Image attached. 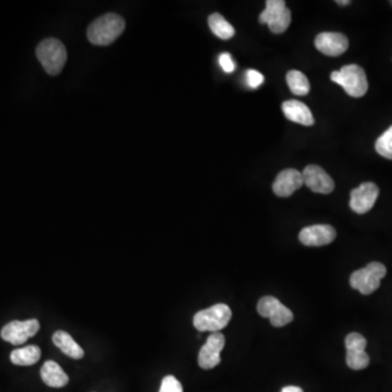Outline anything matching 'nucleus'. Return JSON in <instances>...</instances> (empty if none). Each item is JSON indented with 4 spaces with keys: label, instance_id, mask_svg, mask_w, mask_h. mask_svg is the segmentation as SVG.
Here are the masks:
<instances>
[{
    "label": "nucleus",
    "instance_id": "423d86ee",
    "mask_svg": "<svg viewBox=\"0 0 392 392\" xmlns=\"http://www.w3.org/2000/svg\"><path fill=\"white\" fill-rule=\"evenodd\" d=\"M258 312L262 317L268 318L274 327H283L292 322L293 313L276 297H264L258 301Z\"/></svg>",
    "mask_w": 392,
    "mask_h": 392
},
{
    "label": "nucleus",
    "instance_id": "b1692460",
    "mask_svg": "<svg viewBox=\"0 0 392 392\" xmlns=\"http://www.w3.org/2000/svg\"><path fill=\"white\" fill-rule=\"evenodd\" d=\"M159 392H183L181 382L175 376H166L162 382Z\"/></svg>",
    "mask_w": 392,
    "mask_h": 392
},
{
    "label": "nucleus",
    "instance_id": "9b49d317",
    "mask_svg": "<svg viewBox=\"0 0 392 392\" xmlns=\"http://www.w3.org/2000/svg\"><path fill=\"white\" fill-rule=\"evenodd\" d=\"M304 185L313 192L329 194L335 190V182L325 170L317 165H308L303 170Z\"/></svg>",
    "mask_w": 392,
    "mask_h": 392
},
{
    "label": "nucleus",
    "instance_id": "393cba45",
    "mask_svg": "<svg viewBox=\"0 0 392 392\" xmlns=\"http://www.w3.org/2000/svg\"><path fill=\"white\" fill-rule=\"evenodd\" d=\"M245 75H245L246 77V83H248L250 88H258L264 82V75L258 72V71L251 69V70L246 71Z\"/></svg>",
    "mask_w": 392,
    "mask_h": 392
},
{
    "label": "nucleus",
    "instance_id": "a878e982",
    "mask_svg": "<svg viewBox=\"0 0 392 392\" xmlns=\"http://www.w3.org/2000/svg\"><path fill=\"white\" fill-rule=\"evenodd\" d=\"M218 61H219L220 67L226 73H233L235 70V63L230 54H221L218 58Z\"/></svg>",
    "mask_w": 392,
    "mask_h": 392
},
{
    "label": "nucleus",
    "instance_id": "6ab92c4d",
    "mask_svg": "<svg viewBox=\"0 0 392 392\" xmlns=\"http://www.w3.org/2000/svg\"><path fill=\"white\" fill-rule=\"evenodd\" d=\"M208 25L212 32L221 40H230L235 36V28L219 13H212L208 17Z\"/></svg>",
    "mask_w": 392,
    "mask_h": 392
},
{
    "label": "nucleus",
    "instance_id": "f03ea898",
    "mask_svg": "<svg viewBox=\"0 0 392 392\" xmlns=\"http://www.w3.org/2000/svg\"><path fill=\"white\" fill-rule=\"evenodd\" d=\"M36 56L40 65L50 75H59L67 63V49L57 38L42 40L36 48Z\"/></svg>",
    "mask_w": 392,
    "mask_h": 392
},
{
    "label": "nucleus",
    "instance_id": "5701e85b",
    "mask_svg": "<svg viewBox=\"0 0 392 392\" xmlns=\"http://www.w3.org/2000/svg\"><path fill=\"white\" fill-rule=\"evenodd\" d=\"M287 7L283 0H267L266 1V9L260 15V22L262 24H267L276 15Z\"/></svg>",
    "mask_w": 392,
    "mask_h": 392
},
{
    "label": "nucleus",
    "instance_id": "6e6552de",
    "mask_svg": "<svg viewBox=\"0 0 392 392\" xmlns=\"http://www.w3.org/2000/svg\"><path fill=\"white\" fill-rule=\"evenodd\" d=\"M40 328V322L38 320H29L24 322L13 320L1 329V338L7 343L15 345H23L29 338L34 337Z\"/></svg>",
    "mask_w": 392,
    "mask_h": 392
},
{
    "label": "nucleus",
    "instance_id": "0eeeda50",
    "mask_svg": "<svg viewBox=\"0 0 392 392\" xmlns=\"http://www.w3.org/2000/svg\"><path fill=\"white\" fill-rule=\"evenodd\" d=\"M368 341L361 334L351 332L345 338L347 365L351 370H361L370 365V356L365 352Z\"/></svg>",
    "mask_w": 392,
    "mask_h": 392
},
{
    "label": "nucleus",
    "instance_id": "4be33fe9",
    "mask_svg": "<svg viewBox=\"0 0 392 392\" xmlns=\"http://www.w3.org/2000/svg\"><path fill=\"white\" fill-rule=\"evenodd\" d=\"M375 148L380 156L392 160V125L385 133L380 135L376 141Z\"/></svg>",
    "mask_w": 392,
    "mask_h": 392
},
{
    "label": "nucleus",
    "instance_id": "4468645a",
    "mask_svg": "<svg viewBox=\"0 0 392 392\" xmlns=\"http://www.w3.org/2000/svg\"><path fill=\"white\" fill-rule=\"evenodd\" d=\"M337 237L335 228L329 225H314L301 230L299 239L306 246L330 244Z\"/></svg>",
    "mask_w": 392,
    "mask_h": 392
},
{
    "label": "nucleus",
    "instance_id": "ddd939ff",
    "mask_svg": "<svg viewBox=\"0 0 392 392\" xmlns=\"http://www.w3.org/2000/svg\"><path fill=\"white\" fill-rule=\"evenodd\" d=\"M304 185L302 173L295 169H285L276 177L272 190L279 198H289Z\"/></svg>",
    "mask_w": 392,
    "mask_h": 392
},
{
    "label": "nucleus",
    "instance_id": "c85d7f7f",
    "mask_svg": "<svg viewBox=\"0 0 392 392\" xmlns=\"http://www.w3.org/2000/svg\"><path fill=\"white\" fill-rule=\"evenodd\" d=\"M390 3H391V5H392V1H390Z\"/></svg>",
    "mask_w": 392,
    "mask_h": 392
},
{
    "label": "nucleus",
    "instance_id": "f257e3e1",
    "mask_svg": "<svg viewBox=\"0 0 392 392\" xmlns=\"http://www.w3.org/2000/svg\"><path fill=\"white\" fill-rule=\"evenodd\" d=\"M125 29V19L121 15L106 13L91 23L88 29V38L94 45H109L123 34Z\"/></svg>",
    "mask_w": 392,
    "mask_h": 392
},
{
    "label": "nucleus",
    "instance_id": "20e7f679",
    "mask_svg": "<svg viewBox=\"0 0 392 392\" xmlns=\"http://www.w3.org/2000/svg\"><path fill=\"white\" fill-rule=\"evenodd\" d=\"M231 317L233 312L229 306L219 303L196 313L193 318V325L198 331L219 332L229 324Z\"/></svg>",
    "mask_w": 392,
    "mask_h": 392
},
{
    "label": "nucleus",
    "instance_id": "2eb2a0df",
    "mask_svg": "<svg viewBox=\"0 0 392 392\" xmlns=\"http://www.w3.org/2000/svg\"><path fill=\"white\" fill-rule=\"evenodd\" d=\"M283 111L285 117L293 123L310 127L315 123L312 111L308 106L299 100H287L283 104Z\"/></svg>",
    "mask_w": 392,
    "mask_h": 392
},
{
    "label": "nucleus",
    "instance_id": "9d476101",
    "mask_svg": "<svg viewBox=\"0 0 392 392\" xmlns=\"http://www.w3.org/2000/svg\"><path fill=\"white\" fill-rule=\"evenodd\" d=\"M379 195V187L373 182H364L351 192L350 207L356 214L370 212Z\"/></svg>",
    "mask_w": 392,
    "mask_h": 392
},
{
    "label": "nucleus",
    "instance_id": "f8f14e48",
    "mask_svg": "<svg viewBox=\"0 0 392 392\" xmlns=\"http://www.w3.org/2000/svg\"><path fill=\"white\" fill-rule=\"evenodd\" d=\"M315 46L324 55L337 57L347 52L349 40L341 33L324 32L315 38Z\"/></svg>",
    "mask_w": 392,
    "mask_h": 392
},
{
    "label": "nucleus",
    "instance_id": "f3484780",
    "mask_svg": "<svg viewBox=\"0 0 392 392\" xmlns=\"http://www.w3.org/2000/svg\"><path fill=\"white\" fill-rule=\"evenodd\" d=\"M53 343L56 347H59L67 356L80 360L84 356V350L75 343V339L68 332L58 330L54 334Z\"/></svg>",
    "mask_w": 392,
    "mask_h": 392
},
{
    "label": "nucleus",
    "instance_id": "dca6fc26",
    "mask_svg": "<svg viewBox=\"0 0 392 392\" xmlns=\"http://www.w3.org/2000/svg\"><path fill=\"white\" fill-rule=\"evenodd\" d=\"M40 377L48 387L63 388L68 385L69 376L54 361H46L40 370Z\"/></svg>",
    "mask_w": 392,
    "mask_h": 392
},
{
    "label": "nucleus",
    "instance_id": "cd10ccee",
    "mask_svg": "<svg viewBox=\"0 0 392 392\" xmlns=\"http://www.w3.org/2000/svg\"><path fill=\"white\" fill-rule=\"evenodd\" d=\"M336 3H337L338 5L340 6H347L350 5L351 1L350 0H338V1H336Z\"/></svg>",
    "mask_w": 392,
    "mask_h": 392
},
{
    "label": "nucleus",
    "instance_id": "39448f33",
    "mask_svg": "<svg viewBox=\"0 0 392 392\" xmlns=\"http://www.w3.org/2000/svg\"><path fill=\"white\" fill-rule=\"evenodd\" d=\"M387 274L386 266L382 262H372L366 267L353 272L350 285L362 295H370L380 287V281Z\"/></svg>",
    "mask_w": 392,
    "mask_h": 392
},
{
    "label": "nucleus",
    "instance_id": "412c9836",
    "mask_svg": "<svg viewBox=\"0 0 392 392\" xmlns=\"http://www.w3.org/2000/svg\"><path fill=\"white\" fill-rule=\"evenodd\" d=\"M291 23V11L287 7L281 13L276 15L269 22L267 23L268 28L275 34H281L287 31Z\"/></svg>",
    "mask_w": 392,
    "mask_h": 392
},
{
    "label": "nucleus",
    "instance_id": "a211bd4d",
    "mask_svg": "<svg viewBox=\"0 0 392 392\" xmlns=\"http://www.w3.org/2000/svg\"><path fill=\"white\" fill-rule=\"evenodd\" d=\"M42 351L38 345H28V347L15 349L11 352L10 361L19 366H31L40 361Z\"/></svg>",
    "mask_w": 392,
    "mask_h": 392
},
{
    "label": "nucleus",
    "instance_id": "7ed1b4c3",
    "mask_svg": "<svg viewBox=\"0 0 392 392\" xmlns=\"http://www.w3.org/2000/svg\"><path fill=\"white\" fill-rule=\"evenodd\" d=\"M330 79L345 88L347 95L362 97L368 90V78L363 68L357 65H347L339 71H334Z\"/></svg>",
    "mask_w": 392,
    "mask_h": 392
},
{
    "label": "nucleus",
    "instance_id": "bb28decb",
    "mask_svg": "<svg viewBox=\"0 0 392 392\" xmlns=\"http://www.w3.org/2000/svg\"><path fill=\"white\" fill-rule=\"evenodd\" d=\"M281 392H303V390L297 386H288V387L283 388Z\"/></svg>",
    "mask_w": 392,
    "mask_h": 392
},
{
    "label": "nucleus",
    "instance_id": "aec40b11",
    "mask_svg": "<svg viewBox=\"0 0 392 392\" xmlns=\"http://www.w3.org/2000/svg\"><path fill=\"white\" fill-rule=\"evenodd\" d=\"M287 83L293 94L299 96L308 95L311 85L308 79L300 71L291 70L287 73Z\"/></svg>",
    "mask_w": 392,
    "mask_h": 392
},
{
    "label": "nucleus",
    "instance_id": "1a4fd4ad",
    "mask_svg": "<svg viewBox=\"0 0 392 392\" xmlns=\"http://www.w3.org/2000/svg\"><path fill=\"white\" fill-rule=\"evenodd\" d=\"M225 336L221 332H212L198 353L200 368L203 370H212L216 368L221 362L220 353L225 347Z\"/></svg>",
    "mask_w": 392,
    "mask_h": 392
}]
</instances>
